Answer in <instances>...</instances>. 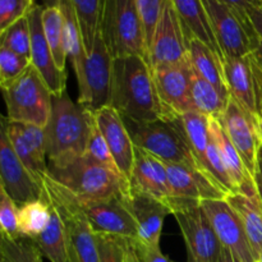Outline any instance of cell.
<instances>
[{"label":"cell","mask_w":262,"mask_h":262,"mask_svg":"<svg viewBox=\"0 0 262 262\" xmlns=\"http://www.w3.org/2000/svg\"><path fill=\"white\" fill-rule=\"evenodd\" d=\"M225 200L239 215L257 260L258 253L262 250V205L258 194L247 196L242 193H233L228 194Z\"/></svg>","instance_id":"obj_28"},{"label":"cell","mask_w":262,"mask_h":262,"mask_svg":"<svg viewBox=\"0 0 262 262\" xmlns=\"http://www.w3.org/2000/svg\"><path fill=\"white\" fill-rule=\"evenodd\" d=\"M219 122L253 176L262 147V120L230 97L227 110Z\"/></svg>","instance_id":"obj_13"},{"label":"cell","mask_w":262,"mask_h":262,"mask_svg":"<svg viewBox=\"0 0 262 262\" xmlns=\"http://www.w3.org/2000/svg\"><path fill=\"white\" fill-rule=\"evenodd\" d=\"M252 55H253V59H255L256 64L260 67V69L262 71V40L258 42L257 48H256V50L253 51Z\"/></svg>","instance_id":"obj_47"},{"label":"cell","mask_w":262,"mask_h":262,"mask_svg":"<svg viewBox=\"0 0 262 262\" xmlns=\"http://www.w3.org/2000/svg\"><path fill=\"white\" fill-rule=\"evenodd\" d=\"M99 32L113 58L138 55L147 60L145 31L136 0H102Z\"/></svg>","instance_id":"obj_5"},{"label":"cell","mask_w":262,"mask_h":262,"mask_svg":"<svg viewBox=\"0 0 262 262\" xmlns=\"http://www.w3.org/2000/svg\"><path fill=\"white\" fill-rule=\"evenodd\" d=\"M83 158L87 159V160L92 161V163L97 164V165L105 166V168L110 169V170L120 173L119 168H118L117 163H115L114 158H113L112 155V151H110L104 136L101 135L100 129L97 128L96 123H95V127L94 129H92L91 136H90V140H89V143H87V147H86V151H84Z\"/></svg>","instance_id":"obj_37"},{"label":"cell","mask_w":262,"mask_h":262,"mask_svg":"<svg viewBox=\"0 0 262 262\" xmlns=\"http://www.w3.org/2000/svg\"><path fill=\"white\" fill-rule=\"evenodd\" d=\"M31 66V61L5 48H0V84L5 87L17 79L26 69Z\"/></svg>","instance_id":"obj_40"},{"label":"cell","mask_w":262,"mask_h":262,"mask_svg":"<svg viewBox=\"0 0 262 262\" xmlns=\"http://www.w3.org/2000/svg\"><path fill=\"white\" fill-rule=\"evenodd\" d=\"M129 184L130 189L169 204L170 191L165 163L138 147H136L135 165Z\"/></svg>","instance_id":"obj_23"},{"label":"cell","mask_w":262,"mask_h":262,"mask_svg":"<svg viewBox=\"0 0 262 262\" xmlns=\"http://www.w3.org/2000/svg\"><path fill=\"white\" fill-rule=\"evenodd\" d=\"M224 58H241L252 54L260 42L257 32L246 13L223 0H202Z\"/></svg>","instance_id":"obj_8"},{"label":"cell","mask_w":262,"mask_h":262,"mask_svg":"<svg viewBox=\"0 0 262 262\" xmlns=\"http://www.w3.org/2000/svg\"><path fill=\"white\" fill-rule=\"evenodd\" d=\"M94 127V113L72 101L67 91L53 96V110L45 128L50 166L61 168L83 158Z\"/></svg>","instance_id":"obj_2"},{"label":"cell","mask_w":262,"mask_h":262,"mask_svg":"<svg viewBox=\"0 0 262 262\" xmlns=\"http://www.w3.org/2000/svg\"><path fill=\"white\" fill-rule=\"evenodd\" d=\"M125 262H141L140 257H138V255H137V252H136L133 243L129 246V248H128L127 260H125Z\"/></svg>","instance_id":"obj_48"},{"label":"cell","mask_w":262,"mask_h":262,"mask_svg":"<svg viewBox=\"0 0 262 262\" xmlns=\"http://www.w3.org/2000/svg\"><path fill=\"white\" fill-rule=\"evenodd\" d=\"M253 179H255L258 199H260L261 205H262V147L260 152H258L257 161H256V169H255V173H253Z\"/></svg>","instance_id":"obj_46"},{"label":"cell","mask_w":262,"mask_h":262,"mask_svg":"<svg viewBox=\"0 0 262 262\" xmlns=\"http://www.w3.org/2000/svg\"><path fill=\"white\" fill-rule=\"evenodd\" d=\"M188 59L192 69L199 76L216 87L223 96L230 99L227 81H225L223 59L210 46H207L199 38H189Z\"/></svg>","instance_id":"obj_26"},{"label":"cell","mask_w":262,"mask_h":262,"mask_svg":"<svg viewBox=\"0 0 262 262\" xmlns=\"http://www.w3.org/2000/svg\"><path fill=\"white\" fill-rule=\"evenodd\" d=\"M33 5V0H0V32L26 17Z\"/></svg>","instance_id":"obj_42"},{"label":"cell","mask_w":262,"mask_h":262,"mask_svg":"<svg viewBox=\"0 0 262 262\" xmlns=\"http://www.w3.org/2000/svg\"><path fill=\"white\" fill-rule=\"evenodd\" d=\"M189 38L201 40L224 60L202 0H171Z\"/></svg>","instance_id":"obj_25"},{"label":"cell","mask_w":262,"mask_h":262,"mask_svg":"<svg viewBox=\"0 0 262 262\" xmlns=\"http://www.w3.org/2000/svg\"><path fill=\"white\" fill-rule=\"evenodd\" d=\"M261 2H262V0H261Z\"/></svg>","instance_id":"obj_52"},{"label":"cell","mask_w":262,"mask_h":262,"mask_svg":"<svg viewBox=\"0 0 262 262\" xmlns=\"http://www.w3.org/2000/svg\"><path fill=\"white\" fill-rule=\"evenodd\" d=\"M42 12L43 8L35 4L27 14L31 30V64L46 82L53 96H58L67 91V72L56 66L43 31Z\"/></svg>","instance_id":"obj_20"},{"label":"cell","mask_w":262,"mask_h":262,"mask_svg":"<svg viewBox=\"0 0 262 262\" xmlns=\"http://www.w3.org/2000/svg\"><path fill=\"white\" fill-rule=\"evenodd\" d=\"M192 69L189 59L181 64L161 66L152 69L154 79L168 118L193 112L191 96Z\"/></svg>","instance_id":"obj_18"},{"label":"cell","mask_w":262,"mask_h":262,"mask_svg":"<svg viewBox=\"0 0 262 262\" xmlns=\"http://www.w3.org/2000/svg\"><path fill=\"white\" fill-rule=\"evenodd\" d=\"M169 179L171 215L196 209L206 200L227 199L228 194L202 171L179 164H165Z\"/></svg>","instance_id":"obj_9"},{"label":"cell","mask_w":262,"mask_h":262,"mask_svg":"<svg viewBox=\"0 0 262 262\" xmlns=\"http://www.w3.org/2000/svg\"><path fill=\"white\" fill-rule=\"evenodd\" d=\"M224 3H227L228 5H230L234 9L239 10V12L246 13L247 14L248 10L252 9V8L261 7L262 2L261 0H223Z\"/></svg>","instance_id":"obj_44"},{"label":"cell","mask_w":262,"mask_h":262,"mask_svg":"<svg viewBox=\"0 0 262 262\" xmlns=\"http://www.w3.org/2000/svg\"><path fill=\"white\" fill-rule=\"evenodd\" d=\"M127 202L138 225L136 243L147 248H160L164 222L168 215H171L168 205L135 189H130Z\"/></svg>","instance_id":"obj_22"},{"label":"cell","mask_w":262,"mask_h":262,"mask_svg":"<svg viewBox=\"0 0 262 262\" xmlns=\"http://www.w3.org/2000/svg\"><path fill=\"white\" fill-rule=\"evenodd\" d=\"M128 196H113L84 204L78 202L95 234L113 235L137 242L138 225L128 206Z\"/></svg>","instance_id":"obj_12"},{"label":"cell","mask_w":262,"mask_h":262,"mask_svg":"<svg viewBox=\"0 0 262 262\" xmlns=\"http://www.w3.org/2000/svg\"><path fill=\"white\" fill-rule=\"evenodd\" d=\"M56 2H59V0H56Z\"/></svg>","instance_id":"obj_51"},{"label":"cell","mask_w":262,"mask_h":262,"mask_svg":"<svg viewBox=\"0 0 262 262\" xmlns=\"http://www.w3.org/2000/svg\"><path fill=\"white\" fill-rule=\"evenodd\" d=\"M191 96L193 112L212 119H220L230 101V99L223 96L216 87L194 71L192 72Z\"/></svg>","instance_id":"obj_31"},{"label":"cell","mask_w":262,"mask_h":262,"mask_svg":"<svg viewBox=\"0 0 262 262\" xmlns=\"http://www.w3.org/2000/svg\"><path fill=\"white\" fill-rule=\"evenodd\" d=\"M94 117L95 123L104 136L120 173L129 182L135 165L136 146L123 117L112 105L96 110Z\"/></svg>","instance_id":"obj_21"},{"label":"cell","mask_w":262,"mask_h":262,"mask_svg":"<svg viewBox=\"0 0 262 262\" xmlns=\"http://www.w3.org/2000/svg\"><path fill=\"white\" fill-rule=\"evenodd\" d=\"M42 184L43 196L55 205L66 224L71 262H100L96 234L90 227L78 201L63 187L49 178L48 174Z\"/></svg>","instance_id":"obj_7"},{"label":"cell","mask_w":262,"mask_h":262,"mask_svg":"<svg viewBox=\"0 0 262 262\" xmlns=\"http://www.w3.org/2000/svg\"><path fill=\"white\" fill-rule=\"evenodd\" d=\"M72 4L81 27L84 48L89 54L99 33L102 0H72Z\"/></svg>","instance_id":"obj_34"},{"label":"cell","mask_w":262,"mask_h":262,"mask_svg":"<svg viewBox=\"0 0 262 262\" xmlns=\"http://www.w3.org/2000/svg\"><path fill=\"white\" fill-rule=\"evenodd\" d=\"M59 7L64 17V37H66L67 58L71 61L72 68L77 78L78 87L83 82L84 66H86L87 51L84 48L81 27L77 19L72 0H59Z\"/></svg>","instance_id":"obj_27"},{"label":"cell","mask_w":262,"mask_h":262,"mask_svg":"<svg viewBox=\"0 0 262 262\" xmlns=\"http://www.w3.org/2000/svg\"><path fill=\"white\" fill-rule=\"evenodd\" d=\"M123 120L136 147L151 154L165 164H179L205 173L187 142L178 117L154 122H135L125 118Z\"/></svg>","instance_id":"obj_4"},{"label":"cell","mask_w":262,"mask_h":262,"mask_svg":"<svg viewBox=\"0 0 262 262\" xmlns=\"http://www.w3.org/2000/svg\"><path fill=\"white\" fill-rule=\"evenodd\" d=\"M257 262H262V250H261V252L258 253V256H257Z\"/></svg>","instance_id":"obj_50"},{"label":"cell","mask_w":262,"mask_h":262,"mask_svg":"<svg viewBox=\"0 0 262 262\" xmlns=\"http://www.w3.org/2000/svg\"><path fill=\"white\" fill-rule=\"evenodd\" d=\"M141 262H173L168 256L161 252L160 248H147L138 243H133Z\"/></svg>","instance_id":"obj_43"},{"label":"cell","mask_w":262,"mask_h":262,"mask_svg":"<svg viewBox=\"0 0 262 262\" xmlns=\"http://www.w3.org/2000/svg\"><path fill=\"white\" fill-rule=\"evenodd\" d=\"M187 250V262H217L223 246L201 206L174 212Z\"/></svg>","instance_id":"obj_14"},{"label":"cell","mask_w":262,"mask_h":262,"mask_svg":"<svg viewBox=\"0 0 262 262\" xmlns=\"http://www.w3.org/2000/svg\"><path fill=\"white\" fill-rule=\"evenodd\" d=\"M0 262H43V256L33 239L2 237Z\"/></svg>","instance_id":"obj_35"},{"label":"cell","mask_w":262,"mask_h":262,"mask_svg":"<svg viewBox=\"0 0 262 262\" xmlns=\"http://www.w3.org/2000/svg\"><path fill=\"white\" fill-rule=\"evenodd\" d=\"M2 90L9 122L46 128L53 110V94L32 64Z\"/></svg>","instance_id":"obj_6"},{"label":"cell","mask_w":262,"mask_h":262,"mask_svg":"<svg viewBox=\"0 0 262 262\" xmlns=\"http://www.w3.org/2000/svg\"><path fill=\"white\" fill-rule=\"evenodd\" d=\"M136 2H137L138 13H140L141 20H142L143 31H145L146 49H147L148 60V49H150L156 26H158L159 19H160L165 0H136Z\"/></svg>","instance_id":"obj_39"},{"label":"cell","mask_w":262,"mask_h":262,"mask_svg":"<svg viewBox=\"0 0 262 262\" xmlns=\"http://www.w3.org/2000/svg\"><path fill=\"white\" fill-rule=\"evenodd\" d=\"M113 61L114 58L99 32L87 54L83 82L78 87V102L92 113L110 105Z\"/></svg>","instance_id":"obj_11"},{"label":"cell","mask_w":262,"mask_h":262,"mask_svg":"<svg viewBox=\"0 0 262 262\" xmlns=\"http://www.w3.org/2000/svg\"><path fill=\"white\" fill-rule=\"evenodd\" d=\"M110 105L123 118L135 122L168 118L156 89L152 69L145 58L138 55L114 58Z\"/></svg>","instance_id":"obj_1"},{"label":"cell","mask_w":262,"mask_h":262,"mask_svg":"<svg viewBox=\"0 0 262 262\" xmlns=\"http://www.w3.org/2000/svg\"><path fill=\"white\" fill-rule=\"evenodd\" d=\"M189 37L171 0H165L160 19L156 26L150 49L151 69L161 66L181 64L188 60Z\"/></svg>","instance_id":"obj_10"},{"label":"cell","mask_w":262,"mask_h":262,"mask_svg":"<svg viewBox=\"0 0 262 262\" xmlns=\"http://www.w3.org/2000/svg\"><path fill=\"white\" fill-rule=\"evenodd\" d=\"M50 217L51 207L45 197L19 206L18 228L20 238L37 239L48 228Z\"/></svg>","instance_id":"obj_32"},{"label":"cell","mask_w":262,"mask_h":262,"mask_svg":"<svg viewBox=\"0 0 262 262\" xmlns=\"http://www.w3.org/2000/svg\"><path fill=\"white\" fill-rule=\"evenodd\" d=\"M0 187L18 206L43 199V184L18 158L4 127L0 132Z\"/></svg>","instance_id":"obj_16"},{"label":"cell","mask_w":262,"mask_h":262,"mask_svg":"<svg viewBox=\"0 0 262 262\" xmlns=\"http://www.w3.org/2000/svg\"><path fill=\"white\" fill-rule=\"evenodd\" d=\"M0 33V48L8 49L31 61V30L27 15Z\"/></svg>","instance_id":"obj_36"},{"label":"cell","mask_w":262,"mask_h":262,"mask_svg":"<svg viewBox=\"0 0 262 262\" xmlns=\"http://www.w3.org/2000/svg\"><path fill=\"white\" fill-rule=\"evenodd\" d=\"M43 31L46 40L51 49L55 63L60 71L66 72V63L68 60L66 53V37H64V17L59 3L43 8L42 12Z\"/></svg>","instance_id":"obj_33"},{"label":"cell","mask_w":262,"mask_h":262,"mask_svg":"<svg viewBox=\"0 0 262 262\" xmlns=\"http://www.w3.org/2000/svg\"><path fill=\"white\" fill-rule=\"evenodd\" d=\"M49 204L51 207L50 222L45 232L37 239H35V242L43 257L48 258L50 262H71L66 224L55 205L51 201H49Z\"/></svg>","instance_id":"obj_29"},{"label":"cell","mask_w":262,"mask_h":262,"mask_svg":"<svg viewBox=\"0 0 262 262\" xmlns=\"http://www.w3.org/2000/svg\"><path fill=\"white\" fill-rule=\"evenodd\" d=\"M2 127L7 130L10 143L20 161L42 183L49 171V165L46 164L45 128L30 123L9 122L7 118H3Z\"/></svg>","instance_id":"obj_19"},{"label":"cell","mask_w":262,"mask_h":262,"mask_svg":"<svg viewBox=\"0 0 262 262\" xmlns=\"http://www.w3.org/2000/svg\"><path fill=\"white\" fill-rule=\"evenodd\" d=\"M223 67L230 97L262 120V71L252 54L224 58Z\"/></svg>","instance_id":"obj_17"},{"label":"cell","mask_w":262,"mask_h":262,"mask_svg":"<svg viewBox=\"0 0 262 262\" xmlns=\"http://www.w3.org/2000/svg\"><path fill=\"white\" fill-rule=\"evenodd\" d=\"M18 211H19V206L0 187V229H2V237L8 238V239L20 238L19 228H18Z\"/></svg>","instance_id":"obj_38"},{"label":"cell","mask_w":262,"mask_h":262,"mask_svg":"<svg viewBox=\"0 0 262 262\" xmlns=\"http://www.w3.org/2000/svg\"><path fill=\"white\" fill-rule=\"evenodd\" d=\"M220 243L238 262H257L245 225L225 199L206 200L201 204Z\"/></svg>","instance_id":"obj_15"},{"label":"cell","mask_w":262,"mask_h":262,"mask_svg":"<svg viewBox=\"0 0 262 262\" xmlns=\"http://www.w3.org/2000/svg\"><path fill=\"white\" fill-rule=\"evenodd\" d=\"M247 14L250 17L251 22H252L253 27H255L256 32H257L258 37H260V40H262V5L250 9Z\"/></svg>","instance_id":"obj_45"},{"label":"cell","mask_w":262,"mask_h":262,"mask_svg":"<svg viewBox=\"0 0 262 262\" xmlns=\"http://www.w3.org/2000/svg\"><path fill=\"white\" fill-rule=\"evenodd\" d=\"M210 132H211L215 142L217 143L225 168H227L230 179H232L233 184L237 189V193L247 194V196H253V194L257 193L253 176L247 169L237 148L230 142L229 137L220 124L219 119L210 118Z\"/></svg>","instance_id":"obj_24"},{"label":"cell","mask_w":262,"mask_h":262,"mask_svg":"<svg viewBox=\"0 0 262 262\" xmlns=\"http://www.w3.org/2000/svg\"><path fill=\"white\" fill-rule=\"evenodd\" d=\"M100 262H125L129 246L133 242L113 235L96 234Z\"/></svg>","instance_id":"obj_41"},{"label":"cell","mask_w":262,"mask_h":262,"mask_svg":"<svg viewBox=\"0 0 262 262\" xmlns=\"http://www.w3.org/2000/svg\"><path fill=\"white\" fill-rule=\"evenodd\" d=\"M178 118L179 122H181L182 128H183L187 142H188L189 147H191L197 163L200 164L202 170L206 174L205 164H206L207 150H209L210 142H211L210 118L205 117V115L196 112H188L183 115H178Z\"/></svg>","instance_id":"obj_30"},{"label":"cell","mask_w":262,"mask_h":262,"mask_svg":"<svg viewBox=\"0 0 262 262\" xmlns=\"http://www.w3.org/2000/svg\"><path fill=\"white\" fill-rule=\"evenodd\" d=\"M217 262H238L235 260L234 256L230 253V251H228L227 248H223V252H222V256H220L219 261Z\"/></svg>","instance_id":"obj_49"},{"label":"cell","mask_w":262,"mask_h":262,"mask_svg":"<svg viewBox=\"0 0 262 262\" xmlns=\"http://www.w3.org/2000/svg\"><path fill=\"white\" fill-rule=\"evenodd\" d=\"M48 177L63 187L79 204L130 193V184L125 177L84 158L61 168L49 165Z\"/></svg>","instance_id":"obj_3"}]
</instances>
